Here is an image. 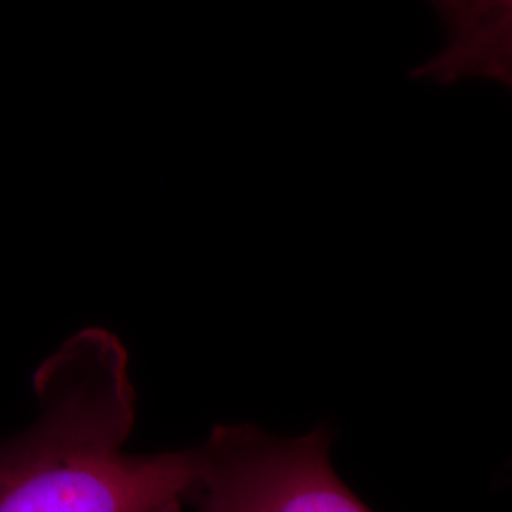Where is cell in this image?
<instances>
[{
    "instance_id": "1",
    "label": "cell",
    "mask_w": 512,
    "mask_h": 512,
    "mask_svg": "<svg viewBox=\"0 0 512 512\" xmlns=\"http://www.w3.org/2000/svg\"><path fill=\"white\" fill-rule=\"evenodd\" d=\"M38 418L0 444V512H183L196 450L131 456L128 353L114 334H74L35 374Z\"/></svg>"
},
{
    "instance_id": "2",
    "label": "cell",
    "mask_w": 512,
    "mask_h": 512,
    "mask_svg": "<svg viewBox=\"0 0 512 512\" xmlns=\"http://www.w3.org/2000/svg\"><path fill=\"white\" fill-rule=\"evenodd\" d=\"M196 456L190 503L202 512H372L334 473L321 429L275 439L249 425H219Z\"/></svg>"
},
{
    "instance_id": "3",
    "label": "cell",
    "mask_w": 512,
    "mask_h": 512,
    "mask_svg": "<svg viewBox=\"0 0 512 512\" xmlns=\"http://www.w3.org/2000/svg\"><path fill=\"white\" fill-rule=\"evenodd\" d=\"M448 44L425 61L418 76L439 84L486 78L511 86L512 0H431Z\"/></svg>"
}]
</instances>
